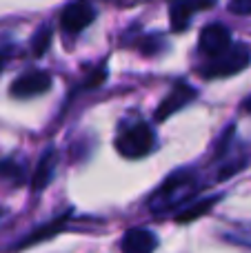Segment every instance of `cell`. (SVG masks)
I'll list each match as a JSON object with an SVG mask.
<instances>
[{"label":"cell","mask_w":251,"mask_h":253,"mask_svg":"<svg viewBox=\"0 0 251 253\" xmlns=\"http://www.w3.org/2000/svg\"><path fill=\"white\" fill-rule=\"evenodd\" d=\"M196 98H198V91H196L191 84H187L185 80H178L171 91L167 93V98L158 105V109H156V120L163 123V120L171 118L173 114H178V111L185 109L187 105H191Z\"/></svg>","instance_id":"obj_7"},{"label":"cell","mask_w":251,"mask_h":253,"mask_svg":"<svg viewBox=\"0 0 251 253\" xmlns=\"http://www.w3.org/2000/svg\"><path fill=\"white\" fill-rule=\"evenodd\" d=\"M69 218H71V211H67V213H62V215H58V218L49 220L47 224H42V227H38V229H34V231H29L20 242H16V245H13V249H27V247H31V245H38V242L53 238L56 233H60L62 229L67 227Z\"/></svg>","instance_id":"obj_10"},{"label":"cell","mask_w":251,"mask_h":253,"mask_svg":"<svg viewBox=\"0 0 251 253\" xmlns=\"http://www.w3.org/2000/svg\"><path fill=\"white\" fill-rule=\"evenodd\" d=\"M203 187L205 182L196 169L173 171L149 198V211L151 213H167L176 207L187 205L203 191Z\"/></svg>","instance_id":"obj_1"},{"label":"cell","mask_w":251,"mask_h":253,"mask_svg":"<svg viewBox=\"0 0 251 253\" xmlns=\"http://www.w3.org/2000/svg\"><path fill=\"white\" fill-rule=\"evenodd\" d=\"M51 84H53V80L47 71L31 69L13 80L11 87H9V93H11L13 98H18V100H27V98H36V96L47 93L49 89H51Z\"/></svg>","instance_id":"obj_5"},{"label":"cell","mask_w":251,"mask_h":253,"mask_svg":"<svg viewBox=\"0 0 251 253\" xmlns=\"http://www.w3.org/2000/svg\"><path fill=\"white\" fill-rule=\"evenodd\" d=\"M163 36H142L140 42H138V49H140L142 53H147V56H156L158 51H163L165 49V42H163Z\"/></svg>","instance_id":"obj_15"},{"label":"cell","mask_w":251,"mask_h":253,"mask_svg":"<svg viewBox=\"0 0 251 253\" xmlns=\"http://www.w3.org/2000/svg\"><path fill=\"white\" fill-rule=\"evenodd\" d=\"M243 111H247V114H251V96L245 98L243 100Z\"/></svg>","instance_id":"obj_17"},{"label":"cell","mask_w":251,"mask_h":253,"mask_svg":"<svg viewBox=\"0 0 251 253\" xmlns=\"http://www.w3.org/2000/svg\"><path fill=\"white\" fill-rule=\"evenodd\" d=\"M216 0H169V22L173 31H185L191 25V18L200 11H207Z\"/></svg>","instance_id":"obj_8"},{"label":"cell","mask_w":251,"mask_h":253,"mask_svg":"<svg viewBox=\"0 0 251 253\" xmlns=\"http://www.w3.org/2000/svg\"><path fill=\"white\" fill-rule=\"evenodd\" d=\"M51 38H53V27L49 25V22L40 25V29L36 31L34 38H31V51H34L36 58H40L42 53H47L49 44H51Z\"/></svg>","instance_id":"obj_14"},{"label":"cell","mask_w":251,"mask_h":253,"mask_svg":"<svg viewBox=\"0 0 251 253\" xmlns=\"http://www.w3.org/2000/svg\"><path fill=\"white\" fill-rule=\"evenodd\" d=\"M158 247V238L149 229H129L123 238V249L127 253H149Z\"/></svg>","instance_id":"obj_11"},{"label":"cell","mask_w":251,"mask_h":253,"mask_svg":"<svg viewBox=\"0 0 251 253\" xmlns=\"http://www.w3.org/2000/svg\"><path fill=\"white\" fill-rule=\"evenodd\" d=\"M56 167H58V151L53 147H49L47 151L40 156L34 175H31V191L38 193V191H42V189H47L49 182L53 180V175H56Z\"/></svg>","instance_id":"obj_9"},{"label":"cell","mask_w":251,"mask_h":253,"mask_svg":"<svg viewBox=\"0 0 251 253\" xmlns=\"http://www.w3.org/2000/svg\"><path fill=\"white\" fill-rule=\"evenodd\" d=\"M4 65H7V56H4V53L0 51V71L4 69Z\"/></svg>","instance_id":"obj_18"},{"label":"cell","mask_w":251,"mask_h":253,"mask_svg":"<svg viewBox=\"0 0 251 253\" xmlns=\"http://www.w3.org/2000/svg\"><path fill=\"white\" fill-rule=\"evenodd\" d=\"M218 202V196H213V198H203V200H191V202H187L185 205V209L178 213V222H191V220H198L200 215H205L209 209H211L213 205Z\"/></svg>","instance_id":"obj_13"},{"label":"cell","mask_w":251,"mask_h":253,"mask_svg":"<svg viewBox=\"0 0 251 253\" xmlns=\"http://www.w3.org/2000/svg\"><path fill=\"white\" fill-rule=\"evenodd\" d=\"M98 9L91 0H74L69 2L60 13V27L65 34L78 36L96 20Z\"/></svg>","instance_id":"obj_4"},{"label":"cell","mask_w":251,"mask_h":253,"mask_svg":"<svg viewBox=\"0 0 251 253\" xmlns=\"http://www.w3.org/2000/svg\"><path fill=\"white\" fill-rule=\"evenodd\" d=\"M229 11L238 16H251V0H231Z\"/></svg>","instance_id":"obj_16"},{"label":"cell","mask_w":251,"mask_h":253,"mask_svg":"<svg viewBox=\"0 0 251 253\" xmlns=\"http://www.w3.org/2000/svg\"><path fill=\"white\" fill-rule=\"evenodd\" d=\"M0 182H9L11 187H20L27 182V165L22 158H4L0 160Z\"/></svg>","instance_id":"obj_12"},{"label":"cell","mask_w":251,"mask_h":253,"mask_svg":"<svg viewBox=\"0 0 251 253\" xmlns=\"http://www.w3.org/2000/svg\"><path fill=\"white\" fill-rule=\"evenodd\" d=\"M251 65V49L245 42H234L229 49L220 53L216 58H209L205 60L203 67H198V74L205 80L211 78H229L236 76L240 71H245Z\"/></svg>","instance_id":"obj_3"},{"label":"cell","mask_w":251,"mask_h":253,"mask_svg":"<svg viewBox=\"0 0 251 253\" xmlns=\"http://www.w3.org/2000/svg\"><path fill=\"white\" fill-rule=\"evenodd\" d=\"M156 147V133L145 120H127L116 133V149L123 158L138 160L154 151Z\"/></svg>","instance_id":"obj_2"},{"label":"cell","mask_w":251,"mask_h":253,"mask_svg":"<svg viewBox=\"0 0 251 253\" xmlns=\"http://www.w3.org/2000/svg\"><path fill=\"white\" fill-rule=\"evenodd\" d=\"M231 31L227 29L222 22H211L207 25L203 31H200V38H198V53L209 60V58H216L220 56L225 49L231 47Z\"/></svg>","instance_id":"obj_6"}]
</instances>
